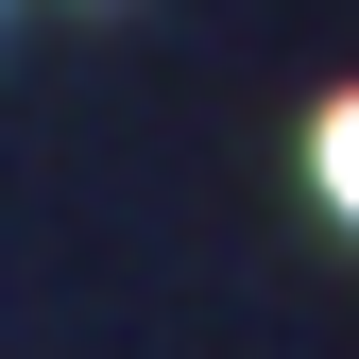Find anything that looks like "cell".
I'll list each match as a JSON object with an SVG mask.
<instances>
[{"label":"cell","instance_id":"6da1fadb","mask_svg":"<svg viewBox=\"0 0 359 359\" xmlns=\"http://www.w3.org/2000/svg\"><path fill=\"white\" fill-rule=\"evenodd\" d=\"M308 171H325V205L359 222V86H342V103H325V120H308Z\"/></svg>","mask_w":359,"mask_h":359}]
</instances>
